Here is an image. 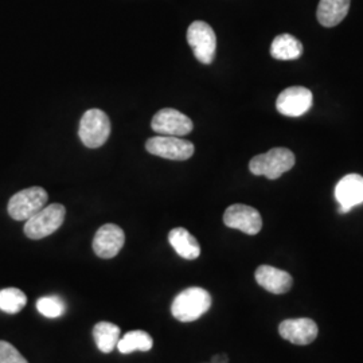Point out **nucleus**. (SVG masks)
Here are the masks:
<instances>
[{
    "instance_id": "nucleus-1",
    "label": "nucleus",
    "mask_w": 363,
    "mask_h": 363,
    "mask_svg": "<svg viewBox=\"0 0 363 363\" xmlns=\"http://www.w3.org/2000/svg\"><path fill=\"white\" fill-rule=\"evenodd\" d=\"M211 304L213 298L206 289L201 286H190L174 298L171 313L177 320L183 323L195 322L210 310Z\"/></svg>"
},
{
    "instance_id": "nucleus-2",
    "label": "nucleus",
    "mask_w": 363,
    "mask_h": 363,
    "mask_svg": "<svg viewBox=\"0 0 363 363\" xmlns=\"http://www.w3.org/2000/svg\"><path fill=\"white\" fill-rule=\"evenodd\" d=\"M295 166V155L291 150L277 147L267 154L255 156L249 162V169L256 177H265L268 179H279L284 172Z\"/></svg>"
},
{
    "instance_id": "nucleus-3",
    "label": "nucleus",
    "mask_w": 363,
    "mask_h": 363,
    "mask_svg": "<svg viewBox=\"0 0 363 363\" xmlns=\"http://www.w3.org/2000/svg\"><path fill=\"white\" fill-rule=\"evenodd\" d=\"M66 208L61 203H52L39 210L25 223V234L31 240H42L57 232L65 220Z\"/></svg>"
},
{
    "instance_id": "nucleus-4",
    "label": "nucleus",
    "mask_w": 363,
    "mask_h": 363,
    "mask_svg": "<svg viewBox=\"0 0 363 363\" xmlns=\"http://www.w3.org/2000/svg\"><path fill=\"white\" fill-rule=\"evenodd\" d=\"M111 135V120L100 109H89L79 121L78 136L88 148H99L104 145Z\"/></svg>"
},
{
    "instance_id": "nucleus-5",
    "label": "nucleus",
    "mask_w": 363,
    "mask_h": 363,
    "mask_svg": "<svg viewBox=\"0 0 363 363\" xmlns=\"http://www.w3.org/2000/svg\"><path fill=\"white\" fill-rule=\"evenodd\" d=\"M49 195L42 187H28L13 195L9 202V214L15 220H30L39 210L46 206Z\"/></svg>"
},
{
    "instance_id": "nucleus-6",
    "label": "nucleus",
    "mask_w": 363,
    "mask_h": 363,
    "mask_svg": "<svg viewBox=\"0 0 363 363\" xmlns=\"http://www.w3.org/2000/svg\"><path fill=\"white\" fill-rule=\"evenodd\" d=\"M187 42L191 46L195 58L203 64L210 65L214 61L217 49V37L206 22H193L187 30Z\"/></svg>"
},
{
    "instance_id": "nucleus-7",
    "label": "nucleus",
    "mask_w": 363,
    "mask_h": 363,
    "mask_svg": "<svg viewBox=\"0 0 363 363\" xmlns=\"http://www.w3.org/2000/svg\"><path fill=\"white\" fill-rule=\"evenodd\" d=\"M145 148L150 154L169 160H187L194 154V144L177 136L151 138L147 140Z\"/></svg>"
},
{
    "instance_id": "nucleus-8",
    "label": "nucleus",
    "mask_w": 363,
    "mask_h": 363,
    "mask_svg": "<svg viewBox=\"0 0 363 363\" xmlns=\"http://www.w3.org/2000/svg\"><path fill=\"white\" fill-rule=\"evenodd\" d=\"M151 127L157 135L181 138L189 135L194 128V124L190 117L183 115L179 111L164 108L154 116Z\"/></svg>"
},
{
    "instance_id": "nucleus-9",
    "label": "nucleus",
    "mask_w": 363,
    "mask_h": 363,
    "mask_svg": "<svg viewBox=\"0 0 363 363\" xmlns=\"http://www.w3.org/2000/svg\"><path fill=\"white\" fill-rule=\"evenodd\" d=\"M223 223L249 235H256L262 228V218L256 208L247 205L235 203L226 208L223 214Z\"/></svg>"
},
{
    "instance_id": "nucleus-10",
    "label": "nucleus",
    "mask_w": 363,
    "mask_h": 363,
    "mask_svg": "<svg viewBox=\"0 0 363 363\" xmlns=\"http://www.w3.org/2000/svg\"><path fill=\"white\" fill-rule=\"evenodd\" d=\"M312 106V93L304 86H292L281 91L276 101V109L283 116L298 117L307 113Z\"/></svg>"
},
{
    "instance_id": "nucleus-11",
    "label": "nucleus",
    "mask_w": 363,
    "mask_h": 363,
    "mask_svg": "<svg viewBox=\"0 0 363 363\" xmlns=\"http://www.w3.org/2000/svg\"><path fill=\"white\" fill-rule=\"evenodd\" d=\"M124 230L115 223H105L93 238V250L100 259H113L124 247Z\"/></svg>"
},
{
    "instance_id": "nucleus-12",
    "label": "nucleus",
    "mask_w": 363,
    "mask_h": 363,
    "mask_svg": "<svg viewBox=\"0 0 363 363\" xmlns=\"http://www.w3.org/2000/svg\"><path fill=\"white\" fill-rule=\"evenodd\" d=\"M335 198L339 203V213L346 214L351 208L363 203V177L349 174L337 182Z\"/></svg>"
},
{
    "instance_id": "nucleus-13",
    "label": "nucleus",
    "mask_w": 363,
    "mask_h": 363,
    "mask_svg": "<svg viewBox=\"0 0 363 363\" xmlns=\"http://www.w3.org/2000/svg\"><path fill=\"white\" fill-rule=\"evenodd\" d=\"M279 333L288 342L306 346L312 343L318 337V325L308 318L286 319L279 325Z\"/></svg>"
},
{
    "instance_id": "nucleus-14",
    "label": "nucleus",
    "mask_w": 363,
    "mask_h": 363,
    "mask_svg": "<svg viewBox=\"0 0 363 363\" xmlns=\"http://www.w3.org/2000/svg\"><path fill=\"white\" fill-rule=\"evenodd\" d=\"M255 277L259 286L274 295L286 294L294 283L292 276L289 273L277 269L271 265L259 267L255 273Z\"/></svg>"
},
{
    "instance_id": "nucleus-15",
    "label": "nucleus",
    "mask_w": 363,
    "mask_h": 363,
    "mask_svg": "<svg viewBox=\"0 0 363 363\" xmlns=\"http://www.w3.org/2000/svg\"><path fill=\"white\" fill-rule=\"evenodd\" d=\"M350 0H320L318 6V21L322 26L335 27L347 16Z\"/></svg>"
},
{
    "instance_id": "nucleus-16",
    "label": "nucleus",
    "mask_w": 363,
    "mask_h": 363,
    "mask_svg": "<svg viewBox=\"0 0 363 363\" xmlns=\"http://www.w3.org/2000/svg\"><path fill=\"white\" fill-rule=\"evenodd\" d=\"M169 242L184 259H195L201 256V247L193 234L183 228H175L169 233Z\"/></svg>"
},
{
    "instance_id": "nucleus-17",
    "label": "nucleus",
    "mask_w": 363,
    "mask_h": 363,
    "mask_svg": "<svg viewBox=\"0 0 363 363\" xmlns=\"http://www.w3.org/2000/svg\"><path fill=\"white\" fill-rule=\"evenodd\" d=\"M301 54H303V45L295 37L289 34H281L273 39L271 45V55L274 60L292 61V60H298Z\"/></svg>"
},
{
    "instance_id": "nucleus-18",
    "label": "nucleus",
    "mask_w": 363,
    "mask_h": 363,
    "mask_svg": "<svg viewBox=\"0 0 363 363\" xmlns=\"http://www.w3.org/2000/svg\"><path fill=\"white\" fill-rule=\"evenodd\" d=\"M93 337L97 349L104 354H109L117 347L120 340V328L111 322H100L93 327Z\"/></svg>"
},
{
    "instance_id": "nucleus-19",
    "label": "nucleus",
    "mask_w": 363,
    "mask_h": 363,
    "mask_svg": "<svg viewBox=\"0 0 363 363\" xmlns=\"http://www.w3.org/2000/svg\"><path fill=\"white\" fill-rule=\"evenodd\" d=\"M154 346V340L150 334L142 330L127 333L117 343V349L121 354H130L135 351H150Z\"/></svg>"
},
{
    "instance_id": "nucleus-20",
    "label": "nucleus",
    "mask_w": 363,
    "mask_h": 363,
    "mask_svg": "<svg viewBox=\"0 0 363 363\" xmlns=\"http://www.w3.org/2000/svg\"><path fill=\"white\" fill-rule=\"evenodd\" d=\"M27 296L18 288H4L0 291V311L6 313H18L25 308Z\"/></svg>"
},
{
    "instance_id": "nucleus-21",
    "label": "nucleus",
    "mask_w": 363,
    "mask_h": 363,
    "mask_svg": "<svg viewBox=\"0 0 363 363\" xmlns=\"http://www.w3.org/2000/svg\"><path fill=\"white\" fill-rule=\"evenodd\" d=\"M37 310L45 318L57 319L65 313V301L58 296H43L37 301Z\"/></svg>"
},
{
    "instance_id": "nucleus-22",
    "label": "nucleus",
    "mask_w": 363,
    "mask_h": 363,
    "mask_svg": "<svg viewBox=\"0 0 363 363\" xmlns=\"http://www.w3.org/2000/svg\"><path fill=\"white\" fill-rule=\"evenodd\" d=\"M0 363H28L11 343L0 340Z\"/></svg>"
},
{
    "instance_id": "nucleus-23",
    "label": "nucleus",
    "mask_w": 363,
    "mask_h": 363,
    "mask_svg": "<svg viewBox=\"0 0 363 363\" xmlns=\"http://www.w3.org/2000/svg\"><path fill=\"white\" fill-rule=\"evenodd\" d=\"M229 359L225 354H218V355H214L213 357V363H228Z\"/></svg>"
}]
</instances>
